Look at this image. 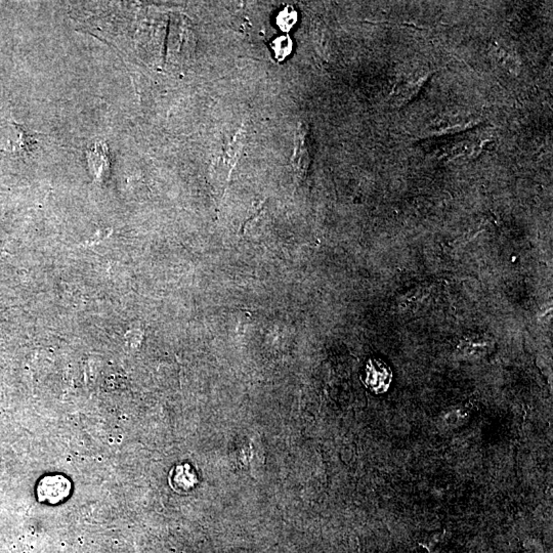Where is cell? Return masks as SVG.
Listing matches in <instances>:
<instances>
[{"label": "cell", "mask_w": 553, "mask_h": 553, "mask_svg": "<svg viewBox=\"0 0 553 553\" xmlns=\"http://www.w3.org/2000/svg\"><path fill=\"white\" fill-rule=\"evenodd\" d=\"M71 489L72 485L65 475H47L41 479L37 486V499L39 502L58 504L70 496Z\"/></svg>", "instance_id": "6da1fadb"}, {"label": "cell", "mask_w": 553, "mask_h": 553, "mask_svg": "<svg viewBox=\"0 0 553 553\" xmlns=\"http://www.w3.org/2000/svg\"><path fill=\"white\" fill-rule=\"evenodd\" d=\"M365 387L376 394L387 392L392 381V371L385 361L370 359L365 367L364 374L361 377Z\"/></svg>", "instance_id": "7a4b0ae2"}, {"label": "cell", "mask_w": 553, "mask_h": 553, "mask_svg": "<svg viewBox=\"0 0 553 553\" xmlns=\"http://www.w3.org/2000/svg\"><path fill=\"white\" fill-rule=\"evenodd\" d=\"M311 163V144L308 128L304 122H300L296 128L294 137L293 156L292 166L300 177L304 179L308 172Z\"/></svg>", "instance_id": "3957f363"}, {"label": "cell", "mask_w": 553, "mask_h": 553, "mask_svg": "<svg viewBox=\"0 0 553 553\" xmlns=\"http://www.w3.org/2000/svg\"><path fill=\"white\" fill-rule=\"evenodd\" d=\"M104 144L98 143L89 156V166L91 167L93 175L95 179L101 181L107 179L110 174V160Z\"/></svg>", "instance_id": "277c9868"}, {"label": "cell", "mask_w": 553, "mask_h": 553, "mask_svg": "<svg viewBox=\"0 0 553 553\" xmlns=\"http://www.w3.org/2000/svg\"><path fill=\"white\" fill-rule=\"evenodd\" d=\"M169 481H170L171 487L177 492H187L195 488L196 484H197V477L190 465L183 464L172 469Z\"/></svg>", "instance_id": "5b68a950"}, {"label": "cell", "mask_w": 553, "mask_h": 553, "mask_svg": "<svg viewBox=\"0 0 553 553\" xmlns=\"http://www.w3.org/2000/svg\"><path fill=\"white\" fill-rule=\"evenodd\" d=\"M271 47L274 52L278 62H282L292 53L293 41L288 35H282V36H278L277 38L272 41Z\"/></svg>", "instance_id": "8992f818"}, {"label": "cell", "mask_w": 553, "mask_h": 553, "mask_svg": "<svg viewBox=\"0 0 553 553\" xmlns=\"http://www.w3.org/2000/svg\"><path fill=\"white\" fill-rule=\"evenodd\" d=\"M297 22V12L292 6H286L277 16V25L282 31L291 30Z\"/></svg>", "instance_id": "52a82bcc"}]
</instances>
